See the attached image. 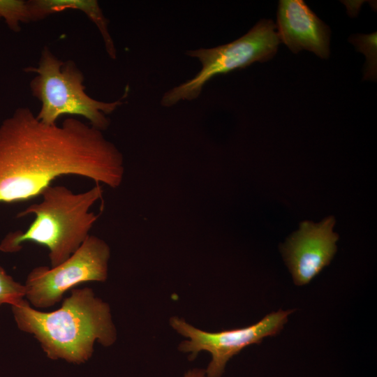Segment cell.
<instances>
[{"label": "cell", "instance_id": "obj_1", "mask_svg": "<svg viewBox=\"0 0 377 377\" xmlns=\"http://www.w3.org/2000/svg\"><path fill=\"white\" fill-rule=\"evenodd\" d=\"M124 172L118 148L101 131L77 119L50 125L31 109L19 108L0 124V203L33 199L64 175L116 188Z\"/></svg>", "mask_w": 377, "mask_h": 377}, {"label": "cell", "instance_id": "obj_2", "mask_svg": "<svg viewBox=\"0 0 377 377\" xmlns=\"http://www.w3.org/2000/svg\"><path fill=\"white\" fill-rule=\"evenodd\" d=\"M12 311L19 329L33 334L52 360L84 363L96 341L110 346L117 339L110 306L89 288H73L61 306L51 312L36 310L24 299Z\"/></svg>", "mask_w": 377, "mask_h": 377}, {"label": "cell", "instance_id": "obj_3", "mask_svg": "<svg viewBox=\"0 0 377 377\" xmlns=\"http://www.w3.org/2000/svg\"><path fill=\"white\" fill-rule=\"evenodd\" d=\"M102 194L99 184L79 193L65 186L50 185L40 195V202L29 205L17 215L33 214L32 223L24 231L8 234L0 244V251L16 252L23 242H32L48 249L51 267L59 265L89 236V232L99 216L89 209Z\"/></svg>", "mask_w": 377, "mask_h": 377}, {"label": "cell", "instance_id": "obj_4", "mask_svg": "<svg viewBox=\"0 0 377 377\" xmlns=\"http://www.w3.org/2000/svg\"><path fill=\"white\" fill-rule=\"evenodd\" d=\"M24 71L36 73L30 82V89L41 104L36 118L46 124H57L63 115L80 116L94 128L103 131L110 126L106 115L124 103V96L113 102L96 100L85 92L84 75L72 60L63 61L47 47L41 52L37 67Z\"/></svg>", "mask_w": 377, "mask_h": 377}, {"label": "cell", "instance_id": "obj_5", "mask_svg": "<svg viewBox=\"0 0 377 377\" xmlns=\"http://www.w3.org/2000/svg\"><path fill=\"white\" fill-rule=\"evenodd\" d=\"M279 43L275 24L271 20H261L246 34L231 43L187 51V55L200 61L202 68L192 79L166 91L161 100V105L171 107L180 101L196 99L203 87L214 77L272 59Z\"/></svg>", "mask_w": 377, "mask_h": 377}, {"label": "cell", "instance_id": "obj_6", "mask_svg": "<svg viewBox=\"0 0 377 377\" xmlns=\"http://www.w3.org/2000/svg\"><path fill=\"white\" fill-rule=\"evenodd\" d=\"M110 258L109 245L90 235L66 260L54 267L39 266L28 274L25 297L38 308H47L60 302L73 287L87 281L107 279Z\"/></svg>", "mask_w": 377, "mask_h": 377}, {"label": "cell", "instance_id": "obj_7", "mask_svg": "<svg viewBox=\"0 0 377 377\" xmlns=\"http://www.w3.org/2000/svg\"><path fill=\"white\" fill-rule=\"evenodd\" d=\"M292 312V310H279L251 326L217 332L201 330L177 317L171 318L170 323L179 334L189 339L179 344V350L190 353L191 360H194L201 351L209 353L212 360L205 369L207 376L221 377L231 357L245 347L278 334Z\"/></svg>", "mask_w": 377, "mask_h": 377}, {"label": "cell", "instance_id": "obj_8", "mask_svg": "<svg viewBox=\"0 0 377 377\" xmlns=\"http://www.w3.org/2000/svg\"><path fill=\"white\" fill-rule=\"evenodd\" d=\"M334 216L320 223L305 221L281 246L284 260L296 285L309 283L327 266L337 252L338 235L333 231Z\"/></svg>", "mask_w": 377, "mask_h": 377}, {"label": "cell", "instance_id": "obj_9", "mask_svg": "<svg viewBox=\"0 0 377 377\" xmlns=\"http://www.w3.org/2000/svg\"><path fill=\"white\" fill-rule=\"evenodd\" d=\"M276 27L280 43L293 53L306 50L321 59L329 57L330 28L304 1H280Z\"/></svg>", "mask_w": 377, "mask_h": 377}, {"label": "cell", "instance_id": "obj_10", "mask_svg": "<svg viewBox=\"0 0 377 377\" xmlns=\"http://www.w3.org/2000/svg\"><path fill=\"white\" fill-rule=\"evenodd\" d=\"M68 9L77 10L85 13L100 31L106 51L111 59L117 57L116 48L108 31V20L104 16L97 1L95 0H32L31 11L36 21L43 20L51 14Z\"/></svg>", "mask_w": 377, "mask_h": 377}, {"label": "cell", "instance_id": "obj_11", "mask_svg": "<svg viewBox=\"0 0 377 377\" xmlns=\"http://www.w3.org/2000/svg\"><path fill=\"white\" fill-rule=\"evenodd\" d=\"M13 31H20V24L30 21L28 3L22 0H0V17Z\"/></svg>", "mask_w": 377, "mask_h": 377}, {"label": "cell", "instance_id": "obj_12", "mask_svg": "<svg viewBox=\"0 0 377 377\" xmlns=\"http://www.w3.org/2000/svg\"><path fill=\"white\" fill-rule=\"evenodd\" d=\"M25 297L24 285L14 281L0 266V306L3 304H16Z\"/></svg>", "mask_w": 377, "mask_h": 377}, {"label": "cell", "instance_id": "obj_13", "mask_svg": "<svg viewBox=\"0 0 377 377\" xmlns=\"http://www.w3.org/2000/svg\"><path fill=\"white\" fill-rule=\"evenodd\" d=\"M184 377H207L205 369L200 368H194L188 370Z\"/></svg>", "mask_w": 377, "mask_h": 377}]
</instances>
